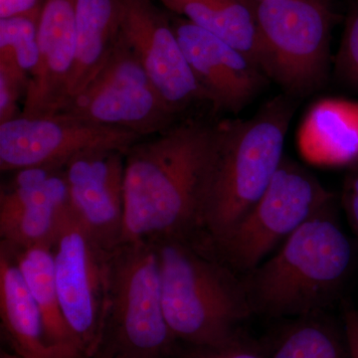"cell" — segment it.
Returning <instances> with one entry per match:
<instances>
[{"label":"cell","instance_id":"6da1fadb","mask_svg":"<svg viewBox=\"0 0 358 358\" xmlns=\"http://www.w3.org/2000/svg\"><path fill=\"white\" fill-rule=\"evenodd\" d=\"M126 152L124 242L200 230L215 126L178 122Z\"/></svg>","mask_w":358,"mask_h":358},{"label":"cell","instance_id":"7a4b0ae2","mask_svg":"<svg viewBox=\"0 0 358 358\" xmlns=\"http://www.w3.org/2000/svg\"><path fill=\"white\" fill-rule=\"evenodd\" d=\"M353 263L352 242L331 202L242 280L252 313L317 315L341 293Z\"/></svg>","mask_w":358,"mask_h":358},{"label":"cell","instance_id":"3957f363","mask_svg":"<svg viewBox=\"0 0 358 358\" xmlns=\"http://www.w3.org/2000/svg\"><path fill=\"white\" fill-rule=\"evenodd\" d=\"M293 113L291 102L280 96L251 119L215 124L200 221L211 245L227 236L267 189L284 159Z\"/></svg>","mask_w":358,"mask_h":358},{"label":"cell","instance_id":"277c9868","mask_svg":"<svg viewBox=\"0 0 358 358\" xmlns=\"http://www.w3.org/2000/svg\"><path fill=\"white\" fill-rule=\"evenodd\" d=\"M194 235L152 241L159 259L164 315L179 343L215 348L240 338L252 313L243 281Z\"/></svg>","mask_w":358,"mask_h":358},{"label":"cell","instance_id":"5b68a950","mask_svg":"<svg viewBox=\"0 0 358 358\" xmlns=\"http://www.w3.org/2000/svg\"><path fill=\"white\" fill-rule=\"evenodd\" d=\"M96 350L115 358L178 355L179 343L164 315L159 259L152 242H124L110 253L107 308Z\"/></svg>","mask_w":358,"mask_h":358},{"label":"cell","instance_id":"8992f818","mask_svg":"<svg viewBox=\"0 0 358 358\" xmlns=\"http://www.w3.org/2000/svg\"><path fill=\"white\" fill-rule=\"evenodd\" d=\"M261 45V68L292 95L322 88L329 76L334 14L327 0H252Z\"/></svg>","mask_w":358,"mask_h":358},{"label":"cell","instance_id":"52a82bcc","mask_svg":"<svg viewBox=\"0 0 358 358\" xmlns=\"http://www.w3.org/2000/svg\"><path fill=\"white\" fill-rule=\"evenodd\" d=\"M334 201L333 193L310 171L284 157L253 208L227 236L212 247L232 270L251 272Z\"/></svg>","mask_w":358,"mask_h":358},{"label":"cell","instance_id":"ba28073f","mask_svg":"<svg viewBox=\"0 0 358 358\" xmlns=\"http://www.w3.org/2000/svg\"><path fill=\"white\" fill-rule=\"evenodd\" d=\"M57 114L127 129L145 138L179 119L157 93L140 58L122 34L96 76Z\"/></svg>","mask_w":358,"mask_h":358},{"label":"cell","instance_id":"9c48e42d","mask_svg":"<svg viewBox=\"0 0 358 358\" xmlns=\"http://www.w3.org/2000/svg\"><path fill=\"white\" fill-rule=\"evenodd\" d=\"M141 134L64 114L17 117L0 124V169L3 173L63 169L73 159L98 150L127 152Z\"/></svg>","mask_w":358,"mask_h":358},{"label":"cell","instance_id":"30bf717a","mask_svg":"<svg viewBox=\"0 0 358 358\" xmlns=\"http://www.w3.org/2000/svg\"><path fill=\"white\" fill-rule=\"evenodd\" d=\"M110 253L90 236L72 213L53 246L61 307L84 357L96 352L102 338Z\"/></svg>","mask_w":358,"mask_h":358},{"label":"cell","instance_id":"8fae6325","mask_svg":"<svg viewBox=\"0 0 358 358\" xmlns=\"http://www.w3.org/2000/svg\"><path fill=\"white\" fill-rule=\"evenodd\" d=\"M121 34L140 58L157 93L178 117L195 103L206 102L171 16L152 0H124Z\"/></svg>","mask_w":358,"mask_h":358},{"label":"cell","instance_id":"7c38bea8","mask_svg":"<svg viewBox=\"0 0 358 358\" xmlns=\"http://www.w3.org/2000/svg\"><path fill=\"white\" fill-rule=\"evenodd\" d=\"M0 192L1 244L51 246L71 214L63 169H20Z\"/></svg>","mask_w":358,"mask_h":358},{"label":"cell","instance_id":"4fadbf2b","mask_svg":"<svg viewBox=\"0 0 358 358\" xmlns=\"http://www.w3.org/2000/svg\"><path fill=\"white\" fill-rule=\"evenodd\" d=\"M124 164L126 152L98 150L79 155L63 167L73 217L108 251H114L124 239Z\"/></svg>","mask_w":358,"mask_h":358},{"label":"cell","instance_id":"5bb4252c","mask_svg":"<svg viewBox=\"0 0 358 358\" xmlns=\"http://www.w3.org/2000/svg\"><path fill=\"white\" fill-rule=\"evenodd\" d=\"M171 23L206 102L214 110L239 113L265 85V73L241 51L181 16Z\"/></svg>","mask_w":358,"mask_h":358},{"label":"cell","instance_id":"9a60e30c","mask_svg":"<svg viewBox=\"0 0 358 358\" xmlns=\"http://www.w3.org/2000/svg\"><path fill=\"white\" fill-rule=\"evenodd\" d=\"M78 0H45L38 25L39 62L30 79L21 115L57 114L76 50Z\"/></svg>","mask_w":358,"mask_h":358},{"label":"cell","instance_id":"2e32d148","mask_svg":"<svg viewBox=\"0 0 358 358\" xmlns=\"http://www.w3.org/2000/svg\"><path fill=\"white\" fill-rule=\"evenodd\" d=\"M299 152L320 167H350L358 159V102L326 98L310 108L299 129Z\"/></svg>","mask_w":358,"mask_h":358},{"label":"cell","instance_id":"e0dca14e","mask_svg":"<svg viewBox=\"0 0 358 358\" xmlns=\"http://www.w3.org/2000/svg\"><path fill=\"white\" fill-rule=\"evenodd\" d=\"M124 9V0H78L76 50L62 109L109 58L121 34Z\"/></svg>","mask_w":358,"mask_h":358},{"label":"cell","instance_id":"ac0fdd59","mask_svg":"<svg viewBox=\"0 0 358 358\" xmlns=\"http://www.w3.org/2000/svg\"><path fill=\"white\" fill-rule=\"evenodd\" d=\"M0 317L14 352L25 358H62L47 343L43 320L10 250L0 247Z\"/></svg>","mask_w":358,"mask_h":358},{"label":"cell","instance_id":"d6986e66","mask_svg":"<svg viewBox=\"0 0 358 358\" xmlns=\"http://www.w3.org/2000/svg\"><path fill=\"white\" fill-rule=\"evenodd\" d=\"M157 1L171 13L232 45L261 68L262 45L252 0Z\"/></svg>","mask_w":358,"mask_h":358},{"label":"cell","instance_id":"ffe728a7","mask_svg":"<svg viewBox=\"0 0 358 358\" xmlns=\"http://www.w3.org/2000/svg\"><path fill=\"white\" fill-rule=\"evenodd\" d=\"M4 245V244H2ZM10 250L43 320L47 343L62 358H82L84 353L68 326L61 307L53 247L32 246Z\"/></svg>","mask_w":358,"mask_h":358},{"label":"cell","instance_id":"44dd1931","mask_svg":"<svg viewBox=\"0 0 358 358\" xmlns=\"http://www.w3.org/2000/svg\"><path fill=\"white\" fill-rule=\"evenodd\" d=\"M41 10L0 20V81L20 90L24 96L39 62Z\"/></svg>","mask_w":358,"mask_h":358},{"label":"cell","instance_id":"7402d4cb","mask_svg":"<svg viewBox=\"0 0 358 358\" xmlns=\"http://www.w3.org/2000/svg\"><path fill=\"white\" fill-rule=\"evenodd\" d=\"M300 319L280 334L268 358H350L343 331L317 315Z\"/></svg>","mask_w":358,"mask_h":358},{"label":"cell","instance_id":"603a6c76","mask_svg":"<svg viewBox=\"0 0 358 358\" xmlns=\"http://www.w3.org/2000/svg\"><path fill=\"white\" fill-rule=\"evenodd\" d=\"M336 75L348 88L358 90V0H353L334 61Z\"/></svg>","mask_w":358,"mask_h":358},{"label":"cell","instance_id":"cb8c5ba5","mask_svg":"<svg viewBox=\"0 0 358 358\" xmlns=\"http://www.w3.org/2000/svg\"><path fill=\"white\" fill-rule=\"evenodd\" d=\"M176 358H267L253 345L241 338L215 348L186 346L185 352L179 348Z\"/></svg>","mask_w":358,"mask_h":358},{"label":"cell","instance_id":"d4e9b609","mask_svg":"<svg viewBox=\"0 0 358 358\" xmlns=\"http://www.w3.org/2000/svg\"><path fill=\"white\" fill-rule=\"evenodd\" d=\"M341 204L350 225L358 236V159L348 169L343 181Z\"/></svg>","mask_w":358,"mask_h":358},{"label":"cell","instance_id":"484cf974","mask_svg":"<svg viewBox=\"0 0 358 358\" xmlns=\"http://www.w3.org/2000/svg\"><path fill=\"white\" fill-rule=\"evenodd\" d=\"M45 0H0V20L41 10Z\"/></svg>","mask_w":358,"mask_h":358},{"label":"cell","instance_id":"4316f807","mask_svg":"<svg viewBox=\"0 0 358 358\" xmlns=\"http://www.w3.org/2000/svg\"><path fill=\"white\" fill-rule=\"evenodd\" d=\"M343 333L350 358H358V310L350 306L343 312Z\"/></svg>","mask_w":358,"mask_h":358},{"label":"cell","instance_id":"83f0119b","mask_svg":"<svg viewBox=\"0 0 358 358\" xmlns=\"http://www.w3.org/2000/svg\"><path fill=\"white\" fill-rule=\"evenodd\" d=\"M82 358H115L112 355H107V353L101 352V350H96V352L92 353V355H86Z\"/></svg>","mask_w":358,"mask_h":358},{"label":"cell","instance_id":"f1b7e54d","mask_svg":"<svg viewBox=\"0 0 358 358\" xmlns=\"http://www.w3.org/2000/svg\"><path fill=\"white\" fill-rule=\"evenodd\" d=\"M0 358H25L21 357V355H17L15 352H6V350H1V353H0Z\"/></svg>","mask_w":358,"mask_h":358},{"label":"cell","instance_id":"f546056e","mask_svg":"<svg viewBox=\"0 0 358 358\" xmlns=\"http://www.w3.org/2000/svg\"><path fill=\"white\" fill-rule=\"evenodd\" d=\"M255 1H259V0H255Z\"/></svg>","mask_w":358,"mask_h":358}]
</instances>
